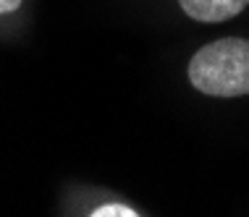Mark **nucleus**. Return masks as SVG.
I'll return each instance as SVG.
<instances>
[{
  "instance_id": "f257e3e1",
  "label": "nucleus",
  "mask_w": 249,
  "mask_h": 217,
  "mask_svg": "<svg viewBox=\"0 0 249 217\" xmlns=\"http://www.w3.org/2000/svg\"><path fill=\"white\" fill-rule=\"evenodd\" d=\"M189 81L210 97L249 94V39L226 37L199 47L189 60Z\"/></svg>"
},
{
  "instance_id": "f03ea898",
  "label": "nucleus",
  "mask_w": 249,
  "mask_h": 217,
  "mask_svg": "<svg viewBox=\"0 0 249 217\" xmlns=\"http://www.w3.org/2000/svg\"><path fill=\"white\" fill-rule=\"evenodd\" d=\"M181 11L194 21L202 24H220L239 16L249 5V0H178Z\"/></svg>"
},
{
  "instance_id": "7ed1b4c3",
  "label": "nucleus",
  "mask_w": 249,
  "mask_h": 217,
  "mask_svg": "<svg viewBox=\"0 0 249 217\" xmlns=\"http://www.w3.org/2000/svg\"><path fill=\"white\" fill-rule=\"evenodd\" d=\"M92 215H95V217H110V215H121V217H137V212H134L131 207H126V204H103V207H97Z\"/></svg>"
},
{
  "instance_id": "20e7f679",
  "label": "nucleus",
  "mask_w": 249,
  "mask_h": 217,
  "mask_svg": "<svg viewBox=\"0 0 249 217\" xmlns=\"http://www.w3.org/2000/svg\"><path fill=\"white\" fill-rule=\"evenodd\" d=\"M21 5V0H0V16H5V13H13Z\"/></svg>"
}]
</instances>
